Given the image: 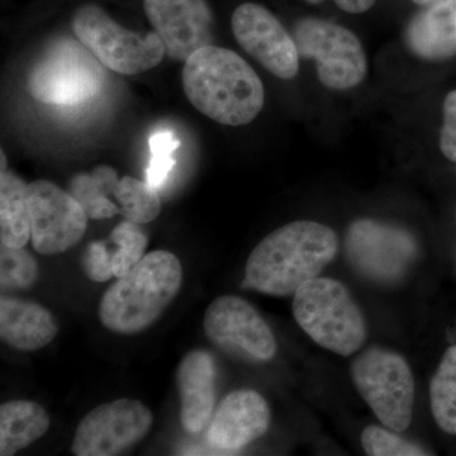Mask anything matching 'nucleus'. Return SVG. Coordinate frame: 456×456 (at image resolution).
<instances>
[{
  "label": "nucleus",
  "instance_id": "f257e3e1",
  "mask_svg": "<svg viewBox=\"0 0 456 456\" xmlns=\"http://www.w3.org/2000/svg\"><path fill=\"white\" fill-rule=\"evenodd\" d=\"M338 239L332 228L296 221L269 233L246 263L244 287L274 297L294 296L335 259Z\"/></svg>",
  "mask_w": 456,
  "mask_h": 456
},
{
  "label": "nucleus",
  "instance_id": "f03ea898",
  "mask_svg": "<svg viewBox=\"0 0 456 456\" xmlns=\"http://www.w3.org/2000/svg\"><path fill=\"white\" fill-rule=\"evenodd\" d=\"M183 88L194 108L226 126L253 122L265 101L263 83L254 69L233 51L213 45L185 61Z\"/></svg>",
  "mask_w": 456,
  "mask_h": 456
},
{
  "label": "nucleus",
  "instance_id": "7ed1b4c3",
  "mask_svg": "<svg viewBox=\"0 0 456 456\" xmlns=\"http://www.w3.org/2000/svg\"><path fill=\"white\" fill-rule=\"evenodd\" d=\"M182 283L178 257L169 251H152L108 288L99 303V320L116 334L145 331L169 307Z\"/></svg>",
  "mask_w": 456,
  "mask_h": 456
},
{
  "label": "nucleus",
  "instance_id": "20e7f679",
  "mask_svg": "<svg viewBox=\"0 0 456 456\" xmlns=\"http://www.w3.org/2000/svg\"><path fill=\"white\" fill-rule=\"evenodd\" d=\"M297 323L312 340L338 355H353L367 340V325L349 289L336 279L314 278L294 293Z\"/></svg>",
  "mask_w": 456,
  "mask_h": 456
},
{
  "label": "nucleus",
  "instance_id": "39448f33",
  "mask_svg": "<svg viewBox=\"0 0 456 456\" xmlns=\"http://www.w3.org/2000/svg\"><path fill=\"white\" fill-rule=\"evenodd\" d=\"M359 395L386 428L402 432L410 428L415 403V380L403 356L370 347L351 365Z\"/></svg>",
  "mask_w": 456,
  "mask_h": 456
},
{
  "label": "nucleus",
  "instance_id": "423d86ee",
  "mask_svg": "<svg viewBox=\"0 0 456 456\" xmlns=\"http://www.w3.org/2000/svg\"><path fill=\"white\" fill-rule=\"evenodd\" d=\"M73 31L80 44L114 73H143L160 64L167 55L158 33L123 28L95 4H84L75 12Z\"/></svg>",
  "mask_w": 456,
  "mask_h": 456
},
{
  "label": "nucleus",
  "instance_id": "0eeeda50",
  "mask_svg": "<svg viewBox=\"0 0 456 456\" xmlns=\"http://www.w3.org/2000/svg\"><path fill=\"white\" fill-rule=\"evenodd\" d=\"M97 60L83 44L69 38L56 42L33 69L29 93L50 106L86 103L103 88L104 71Z\"/></svg>",
  "mask_w": 456,
  "mask_h": 456
},
{
  "label": "nucleus",
  "instance_id": "6e6552de",
  "mask_svg": "<svg viewBox=\"0 0 456 456\" xmlns=\"http://www.w3.org/2000/svg\"><path fill=\"white\" fill-rule=\"evenodd\" d=\"M299 55L316 61L318 79L327 88L346 90L367 75L362 42L349 29L318 18L299 20L293 35Z\"/></svg>",
  "mask_w": 456,
  "mask_h": 456
},
{
  "label": "nucleus",
  "instance_id": "1a4fd4ad",
  "mask_svg": "<svg viewBox=\"0 0 456 456\" xmlns=\"http://www.w3.org/2000/svg\"><path fill=\"white\" fill-rule=\"evenodd\" d=\"M204 332L217 349L248 362H266L277 354V340L268 323L250 303L221 296L207 308Z\"/></svg>",
  "mask_w": 456,
  "mask_h": 456
},
{
  "label": "nucleus",
  "instance_id": "9d476101",
  "mask_svg": "<svg viewBox=\"0 0 456 456\" xmlns=\"http://www.w3.org/2000/svg\"><path fill=\"white\" fill-rule=\"evenodd\" d=\"M152 422L151 411L136 399L101 404L80 421L71 452L77 456L123 454L149 434Z\"/></svg>",
  "mask_w": 456,
  "mask_h": 456
},
{
  "label": "nucleus",
  "instance_id": "9b49d317",
  "mask_svg": "<svg viewBox=\"0 0 456 456\" xmlns=\"http://www.w3.org/2000/svg\"><path fill=\"white\" fill-rule=\"evenodd\" d=\"M345 248L353 268L379 283H392L403 277L417 250L415 240L407 231L373 220L354 222Z\"/></svg>",
  "mask_w": 456,
  "mask_h": 456
},
{
  "label": "nucleus",
  "instance_id": "f8f14e48",
  "mask_svg": "<svg viewBox=\"0 0 456 456\" xmlns=\"http://www.w3.org/2000/svg\"><path fill=\"white\" fill-rule=\"evenodd\" d=\"M31 241L41 255L65 253L83 239L88 216L69 191L49 180H36L27 187Z\"/></svg>",
  "mask_w": 456,
  "mask_h": 456
},
{
  "label": "nucleus",
  "instance_id": "ddd939ff",
  "mask_svg": "<svg viewBox=\"0 0 456 456\" xmlns=\"http://www.w3.org/2000/svg\"><path fill=\"white\" fill-rule=\"evenodd\" d=\"M233 36L240 46L281 79L290 80L299 71V51L278 18L255 3H245L233 12Z\"/></svg>",
  "mask_w": 456,
  "mask_h": 456
},
{
  "label": "nucleus",
  "instance_id": "4468645a",
  "mask_svg": "<svg viewBox=\"0 0 456 456\" xmlns=\"http://www.w3.org/2000/svg\"><path fill=\"white\" fill-rule=\"evenodd\" d=\"M143 9L170 59L185 62L211 45L213 18L206 0H143Z\"/></svg>",
  "mask_w": 456,
  "mask_h": 456
},
{
  "label": "nucleus",
  "instance_id": "2eb2a0df",
  "mask_svg": "<svg viewBox=\"0 0 456 456\" xmlns=\"http://www.w3.org/2000/svg\"><path fill=\"white\" fill-rule=\"evenodd\" d=\"M272 413L259 393L241 389L227 395L211 419L207 439L216 450L237 452L269 430Z\"/></svg>",
  "mask_w": 456,
  "mask_h": 456
},
{
  "label": "nucleus",
  "instance_id": "dca6fc26",
  "mask_svg": "<svg viewBox=\"0 0 456 456\" xmlns=\"http://www.w3.org/2000/svg\"><path fill=\"white\" fill-rule=\"evenodd\" d=\"M180 421L189 434H200L211 421L216 404V365L211 354L193 350L176 371Z\"/></svg>",
  "mask_w": 456,
  "mask_h": 456
},
{
  "label": "nucleus",
  "instance_id": "f3484780",
  "mask_svg": "<svg viewBox=\"0 0 456 456\" xmlns=\"http://www.w3.org/2000/svg\"><path fill=\"white\" fill-rule=\"evenodd\" d=\"M59 332L53 314L35 302L3 297L0 338L12 349L35 351L49 345Z\"/></svg>",
  "mask_w": 456,
  "mask_h": 456
},
{
  "label": "nucleus",
  "instance_id": "a211bd4d",
  "mask_svg": "<svg viewBox=\"0 0 456 456\" xmlns=\"http://www.w3.org/2000/svg\"><path fill=\"white\" fill-rule=\"evenodd\" d=\"M424 7L408 26V47L425 60L455 55L456 0H432Z\"/></svg>",
  "mask_w": 456,
  "mask_h": 456
},
{
  "label": "nucleus",
  "instance_id": "6ab92c4d",
  "mask_svg": "<svg viewBox=\"0 0 456 456\" xmlns=\"http://www.w3.org/2000/svg\"><path fill=\"white\" fill-rule=\"evenodd\" d=\"M49 428V413L36 402H5L0 407V455L12 456L26 449Z\"/></svg>",
  "mask_w": 456,
  "mask_h": 456
},
{
  "label": "nucleus",
  "instance_id": "aec40b11",
  "mask_svg": "<svg viewBox=\"0 0 456 456\" xmlns=\"http://www.w3.org/2000/svg\"><path fill=\"white\" fill-rule=\"evenodd\" d=\"M26 183L13 173L0 175V241L8 248H25L31 240Z\"/></svg>",
  "mask_w": 456,
  "mask_h": 456
},
{
  "label": "nucleus",
  "instance_id": "412c9836",
  "mask_svg": "<svg viewBox=\"0 0 456 456\" xmlns=\"http://www.w3.org/2000/svg\"><path fill=\"white\" fill-rule=\"evenodd\" d=\"M118 183L117 171L102 165L90 174L75 175L69 184V193L82 206L89 218L104 220L121 213L119 207L110 200V196H114Z\"/></svg>",
  "mask_w": 456,
  "mask_h": 456
},
{
  "label": "nucleus",
  "instance_id": "4be33fe9",
  "mask_svg": "<svg viewBox=\"0 0 456 456\" xmlns=\"http://www.w3.org/2000/svg\"><path fill=\"white\" fill-rule=\"evenodd\" d=\"M435 421L446 434L456 435V345L446 351L430 384Z\"/></svg>",
  "mask_w": 456,
  "mask_h": 456
},
{
  "label": "nucleus",
  "instance_id": "5701e85b",
  "mask_svg": "<svg viewBox=\"0 0 456 456\" xmlns=\"http://www.w3.org/2000/svg\"><path fill=\"white\" fill-rule=\"evenodd\" d=\"M114 198L119 203L123 217L134 224H150L160 215L161 200L159 189L142 180L125 176L119 180L114 191Z\"/></svg>",
  "mask_w": 456,
  "mask_h": 456
},
{
  "label": "nucleus",
  "instance_id": "b1692460",
  "mask_svg": "<svg viewBox=\"0 0 456 456\" xmlns=\"http://www.w3.org/2000/svg\"><path fill=\"white\" fill-rule=\"evenodd\" d=\"M108 241L116 245L112 254L113 274L117 279L128 272L143 256L147 248V236L140 224L128 220L121 222L110 235Z\"/></svg>",
  "mask_w": 456,
  "mask_h": 456
},
{
  "label": "nucleus",
  "instance_id": "393cba45",
  "mask_svg": "<svg viewBox=\"0 0 456 456\" xmlns=\"http://www.w3.org/2000/svg\"><path fill=\"white\" fill-rule=\"evenodd\" d=\"M38 277L37 263L23 248L2 245L0 251V284L3 290L28 289Z\"/></svg>",
  "mask_w": 456,
  "mask_h": 456
},
{
  "label": "nucleus",
  "instance_id": "a878e982",
  "mask_svg": "<svg viewBox=\"0 0 456 456\" xmlns=\"http://www.w3.org/2000/svg\"><path fill=\"white\" fill-rule=\"evenodd\" d=\"M364 452L371 456H421L428 455L421 446L399 436L397 431L380 426H368L362 434Z\"/></svg>",
  "mask_w": 456,
  "mask_h": 456
},
{
  "label": "nucleus",
  "instance_id": "bb28decb",
  "mask_svg": "<svg viewBox=\"0 0 456 456\" xmlns=\"http://www.w3.org/2000/svg\"><path fill=\"white\" fill-rule=\"evenodd\" d=\"M149 146L151 159L146 170V182L152 187L160 189L175 165L173 155L178 150L180 142L173 132L160 131L150 137Z\"/></svg>",
  "mask_w": 456,
  "mask_h": 456
},
{
  "label": "nucleus",
  "instance_id": "cd10ccee",
  "mask_svg": "<svg viewBox=\"0 0 456 456\" xmlns=\"http://www.w3.org/2000/svg\"><path fill=\"white\" fill-rule=\"evenodd\" d=\"M82 263L84 273L90 281L103 283L114 277L112 254L107 248V241H94L89 244L84 253Z\"/></svg>",
  "mask_w": 456,
  "mask_h": 456
},
{
  "label": "nucleus",
  "instance_id": "c85d7f7f",
  "mask_svg": "<svg viewBox=\"0 0 456 456\" xmlns=\"http://www.w3.org/2000/svg\"><path fill=\"white\" fill-rule=\"evenodd\" d=\"M440 147L445 158L456 163V90L449 93L444 102V125L441 130Z\"/></svg>",
  "mask_w": 456,
  "mask_h": 456
},
{
  "label": "nucleus",
  "instance_id": "c756f323",
  "mask_svg": "<svg viewBox=\"0 0 456 456\" xmlns=\"http://www.w3.org/2000/svg\"><path fill=\"white\" fill-rule=\"evenodd\" d=\"M305 2L311 3V4H320L325 0H305ZM334 2L342 11L347 12V13L358 14L373 7L375 0H334Z\"/></svg>",
  "mask_w": 456,
  "mask_h": 456
},
{
  "label": "nucleus",
  "instance_id": "7c9ffc66",
  "mask_svg": "<svg viewBox=\"0 0 456 456\" xmlns=\"http://www.w3.org/2000/svg\"><path fill=\"white\" fill-rule=\"evenodd\" d=\"M0 158H2V173H3V171H7V170H5V167H7V159H5L4 152L2 151V156H0Z\"/></svg>",
  "mask_w": 456,
  "mask_h": 456
},
{
  "label": "nucleus",
  "instance_id": "2f4dec72",
  "mask_svg": "<svg viewBox=\"0 0 456 456\" xmlns=\"http://www.w3.org/2000/svg\"><path fill=\"white\" fill-rule=\"evenodd\" d=\"M412 2H415L416 4L419 5H428V3L432 2V0H412Z\"/></svg>",
  "mask_w": 456,
  "mask_h": 456
}]
</instances>
